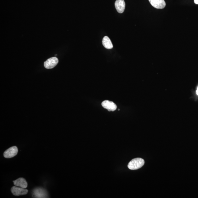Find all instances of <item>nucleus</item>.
Instances as JSON below:
<instances>
[{"label": "nucleus", "mask_w": 198, "mask_h": 198, "mask_svg": "<svg viewBox=\"0 0 198 198\" xmlns=\"http://www.w3.org/2000/svg\"><path fill=\"white\" fill-rule=\"evenodd\" d=\"M102 44L105 48L107 49H112L113 47V45L112 42L108 36L104 37L102 40Z\"/></svg>", "instance_id": "9d476101"}, {"label": "nucleus", "mask_w": 198, "mask_h": 198, "mask_svg": "<svg viewBox=\"0 0 198 198\" xmlns=\"http://www.w3.org/2000/svg\"><path fill=\"white\" fill-rule=\"evenodd\" d=\"M11 191L12 194L16 196L26 195L28 193L27 189L21 187H17L16 186L12 187Z\"/></svg>", "instance_id": "39448f33"}, {"label": "nucleus", "mask_w": 198, "mask_h": 198, "mask_svg": "<svg viewBox=\"0 0 198 198\" xmlns=\"http://www.w3.org/2000/svg\"><path fill=\"white\" fill-rule=\"evenodd\" d=\"M14 184L16 186L26 188L28 186V183L23 178H20L15 181H13Z\"/></svg>", "instance_id": "1a4fd4ad"}, {"label": "nucleus", "mask_w": 198, "mask_h": 198, "mask_svg": "<svg viewBox=\"0 0 198 198\" xmlns=\"http://www.w3.org/2000/svg\"><path fill=\"white\" fill-rule=\"evenodd\" d=\"M120 109H118V111H120Z\"/></svg>", "instance_id": "ddd939ff"}, {"label": "nucleus", "mask_w": 198, "mask_h": 198, "mask_svg": "<svg viewBox=\"0 0 198 198\" xmlns=\"http://www.w3.org/2000/svg\"><path fill=\"white\" fill-rule=\"evenodd\" d=\"M115 7L118 13H123L125 11V7L124 0H116L115 3Z\"/></svg>", "instance_id": "6e6552de"}, {"label": "nucleus", "mask_w": 198, "mask_h": 198, "mask_svg": "<svg viewBox=\"0 0 198 198\" xmlns=\"http://www.w3.org/2000/svg\"><path fill=\"white\" fill-rule=\"evenodd\" d=\"M33 197L34 198H48V194L44 189L38 187L33 191Z\"/></svg>", "instance_id": "f03ea898"}, {"label": "nucleus", "mask_w": 198, "mask_h": 198, "mask_svg": "<svg viewBox=\"0 0 198 198\" xmlns=\"http://www.w3.org/2000/svg\"><path fill=\"white\" fill-rule=\"evenodd\" d=\"M196 94H197V95L198 96V86L196 90Z\"/></svg>", "instance_id": "f8f14e48"}, {"label": "nucleus", "mask_w": 198, "mask_h": 198, "mask_svg": "<svg viewBox=\"0 0 198 198\" xmlns=\"http://www.w3.org/2000/svg\"><path fill=\"white\" fill-rule=\"evenodd\" d=\"M194 2L195 4H198V0H194Z\"/></svg>", "instance_id": "9b49d317"}, {"label": "nucleus", "mask_w": 198, "mask_h": 198, "mask_svg": "<svg viewBox=\"0 0 198 198\" xmlns=\"http://www.w3.org/2000/svg\"><path fill=\"white\" fill-rule=\"evenodd\" d=\"M151 5L158 9H163L166 7V3L164 0H148Z\"/></svg>", "instance_id": "423d86ee"}, {"label": "nucleus", "mask_w": 198, "mask_h": 198, "mask_svg": "<svg viewBox=\"0 0 198 198\" xmlns=\"http://www.w3.org/2000/svg\"><path fill=\"white\" fill-rule=\"evenodd\" d=\"M145 164L143 159L140 158H134L130 162L128 165V167L130 170H137L141 168Z\"/></svg>", "instance_id": "f257e3e1"}, {"label": "nucleus", "mask_w": 198, "mask_h": 198, "mask_svg": "<svg viewBox=\"0 0 198 198\" xmlns=\"http://www.w3.org/2000/svg\"><path fill=\"white\" fill-rule=\"evenodd\" d=\"M18 149L16 146L8 148L4 152L3 156L6 158H9L14 157L17 154Z\"/></svg>", "instance_id": "7ed1b4c3"}, {"label": "nucleus", "mask_w": 198, "mask_h": 198, "mask_svg": "<svg viewBox=\"0 0 198 198\" xmlns=\"http://www.w3.org/2000/svg\"><path fill=\"white\" fill-rule=\"evenodd\" d=\"M102 106L105 109H107L109 112L114 111L117 109L116 104L113 102L110 101L106 100L104 101L102 103Z\"/></svg>", "instance_id": "0eeeda50"}, {"label": "nucleus", "mask_w": 198, "mask_h": 198, "mask_svg": "<svg viewBox=\"0 0 198 198\" xmlns=\"http://www.w3.org/2000/svg\"><path fill=\"white\" fill-rule=\"evenodd\" d=\"M58 63L59 60L57 57H51L45 62L44 66L46 69H52L55 67Z\"/></svg>", "instance_id": "20e7f679"}]
</instances>
